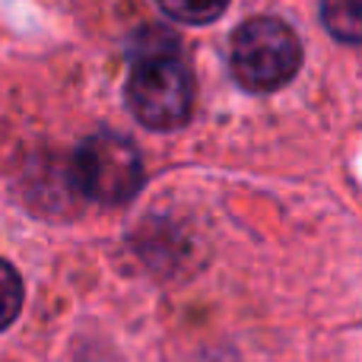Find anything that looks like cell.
Here are the masks:
<instances>
[{"label":"cell","instance_id":"6da1fadb","mask_svg":"<svg viewBox=\"0 0 362 362\" xmlns=\"http://www.w3.org/2000/svg\"><path fill=\"white\" fill-rule=\"evenodd\" d=\"M124 99L131 115L150 131H178L194 112V74L175 35L150 32L127 70Z\"/></svg>","mask_w":362,"mask_h":362},{"label":"cell","instance_id":"7a4b0ae2","mask_svg":"<svg viewBox=\"0 0 362 362\" xmlns=\"http://www.w3.org/2000/svg\"><path fill=\"white\" fill-rule=\"evenodd\" d=\"M302 67V42L283 19H245L229 42V74L245 93H276Z\"/></svg>","mask_w":362,"mask_h":362},{"label":"cell","instance_id":"3957f363","mask_svg":"<svg viewBox=\"0 0 362 362\" xmlns=\"http://www.w3.org/2000/svg\"><path fill=\"white\" fill-rule=\"evenodd\" d=\"M146 181L137 146L115 131L89 134L70 156V185L83 200L99 206H124Z\"/></svg>","mask_w":362,"mask_h":362},{"label":"cell","instance_id":"277c9868","mask_svg":"<svg viewBox=\"0 0 362 362\" xmlns=\"http://www.w3.org/2000/svg\"><path fill=\"white\" fill-rule=\"evenodd\" d=\"M321 19L327 32L346 45L359 42V0H325L321 4Z\"/></svg>","mask_w":362,"mask_h":362},{"label":"cell","instance_id":"5b68a950","mask_svg":"<svg viewBox=\"0 0 362 362\" xmlns=\"http://www.w3.org/2000/svg\"><path fill=\"white\" fill-rule=\"evenodd\" d=\"M165 16L185 25H210L226 13L229 0H156Z\"/></svg>","mask_w":362,"mask_h":362},{"label":"cell","instance_id":"8992f818","mask_svg":"<svg viewBox=\"0 0 362 362\" xmlns=\"http://www.w3.org/2000/svg\"><path fill=\"white\" fill-rule=\"evenodd\" d=\"M23 299H25L23 276L16 274L13 264H6L4 257H0V331H6V327L19 318Z\"/></svg>","mask_w":362,"mask_h":362}]
</instances>
